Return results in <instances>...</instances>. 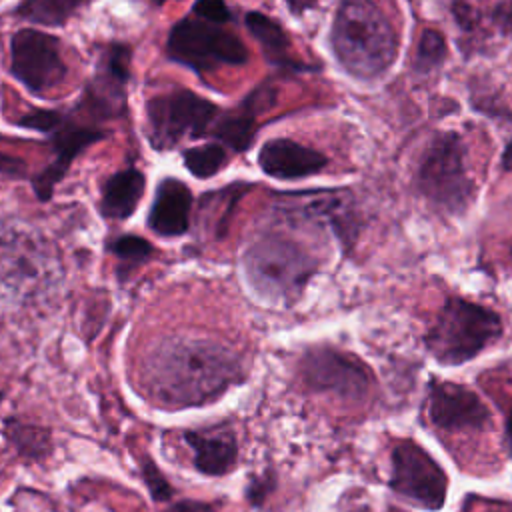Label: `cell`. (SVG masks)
<instances>
[{"mask_svg":"<svg viewBox=\"0 0 512 512\" xmlns=\"http://www.w3.org/2000/svg\"><path fill=\"white\" fill-rule=\"evenodd\" d=\"M416 190L442 214H462L476 196L468 174L466 146L456 132H440L428 144L416 168Z\"/></svg>","mask_w":512,"mask_h":512,"instance_id":"5b68a950","label":"cell"},{"mask_svg":"<svg viewBox=\"0 0 512 512\" xmlns=\"http://www.w3.org/2000/svg\"><path fill=\"white\" fill-rule=\"evenodd\" d=\"M192 10L200 20L210 22V24H218V26L230 22V18H232L224 0H196Z\"/></svg>","mask_w":512,"mask_h":512,"instance_id":"4316f807","label":"cell"},{"mask_svg":"<svg viewBox=\"0 0 512 512\" xmlns=\"http://www.w3.org/2000/svg\"><path fill=\"white\" fill-rule=\"evenodd\" d=\"M286 2V6L290 8V12L294 14V16H300V14H304L306 10H312L320 0H284Z\"/></svg>","mask_w":512,"mask_h":512,"instance_id":"1f68e13d","label":"cell"},{"mask_svg":"<svg viewBox=\"0 0 512 512\" xmlns=\"http://www.w3.org/2000/svg\"><path fill=\"white\" fill-rule=\"evenodd\" d=\"M86 0H22L14 14L44 26H64Z\"/></svg>","mask_w":512,"mask_h":512,"instance_id":"ffe728a7","label":"cell"},{"mask_svg":"<svg viewBox=\"0 0 512 512\" xmlns=\"http://www.w3.org/2000/svg\"><path fill=\"white\" fill-rule=\"evenodd\" d=\"M328 158L296 140L272 138L262 144L258 152L260 170L276 180H300L322 172Z\"/></svg>","mask_w":512,"mask_h":512,"instance_id":"5bb4252c","label":"cell"},{"mask_svg":"<svg viewBox=\"0 0 512 512\" xmlns=\"http://www.w3.org/2000/svg\"><path fill=\"white\" fill-rule=\"evenodd\" d=\"M242 378L240 356L230 346L200 336H172L144 364L146 392L164 408L208 404Z\"/></svg>","mask_w":512,"mask_h":512,"instance_id":"6da1fadb","label":"cell"},{"mask_svg":"<svg viewBox=\"0 0 512 512\" xmlns=\"http://www.w3.org/2000/svg\"><path fill=\"white\" fill-rule=\"evenodd\" d=\"M510 256H512V246H510Z\"/></svg>","mask_w":512,"mask_h":512,"instance_id":"d590c367","label":"cell"},{"mask_svg":"<svg viewBox=\"0 0 512 512\" xmlns=\"http://www.w3.org/2000/svg\"><path fill=\"white\" fill-rule=\"evenodd\" d=\"M304 382L316 392L340 398H362L368 390V372L352 356L334 348H312L302 358Z\"/></svg>","mask_w":512,"mask_h":512,"instance_id":"8fae6325","label":"cell"},{"mask_svg":"<svg viewBox=\"0 0 512 512\" xmlns=\"http://www.w3.org/2000/svg\"><path fill=\"white\" fill-rule=\"evenodd\" d=\"M62 112L58 110H44V108H32L30 112L22 114L18 120H12L16 126L42 132V134H52V130L60 124Z\"/></svg>","mask_w":512,"mask_h":512,"instance_id":"d4e9b609","label":"cell"},{"mask_svg":"<svg viewBox=\"0 0 512 512\" xmlns=\"http://www.w3.org/2000/svg\"><path fill=\"white\" fill-rule=\"evenodd\" d=\"M108 130L96 128L92 124L84 126L74 116L64 114L60 124L52 130L50 142L54 148V160L32 178V190L40 202H48L54 194L56 184L66 176L74 158L88 146L104 140Z\"/></svg>","mask_w":512,"mask_h":512,"instance_id":"7c38bea8","label":"cell"},{"mask_svg":"<svg viewBox=\"0 0 512 512\" xmlns=\"http://www.w3.org/2000/svg\"><path fill=\"white\" fill-rule=\"evenodd\" d=\"M274 488V480L272 476H256L250 480V486L246 488V498L250 500V504L258 506L264 502V498L270 494V490Z\"/></svg>","mask_w":512,"mask_h":512,"instance_id":"83f0119b","label":"cell"},{"mask_svg":"<svg viewBox=\"0 0 512 512\" xmlns=\"http://www.w3.org/2000/svg\"><path fill=\"white\" fill-rule=\"evenodd\" d=\"M140 472H142V478H144V482H146V486H148V490H150V494L156 502H166V500L172 498L174 488L170 486L166 476L158 470L154 460L144 458L142 464H140Z\"/></svg>","mask_w":512,"mask_h":512,"instance_id":"484cf974","label":"cell"},{"mask_svg":"<svg viewBox=\"0 0 512 512\" xmlns=\"http://www.w3.org/2000/svg\"><path fill=\"white\" fill-rule=\"evenodd\" d=\"M260 88L254 90L236 112H220L212 126V136L234 152H246L254 142L256 132V112L260 108Z\"/></svg>","mask_w":512,"mask_h":512,"instance_id":"d6986e66","label":"cell"},{"mask_svg":"<svg viewBox=\"0 0 512 512\" xmlns=\"http://www.w3.org/2000/svg\"><path fill=\"white\" fill-rule=\"evenodd\" d=\"M108 250L120 260L124 262V266H136L144 260H148L154 252L152 244L136 234H120L114 240L108 242Z\"/></svg>","mask_w":512,"mask_h":512,"instance_id":"cb8c5ba5","label":"cell"},{"mask_svg":"<svg viewBox=\"0 0 512 512\" xmlns=\"http://www.w3.org/2000/svg\"><path fill=\"white\" fill-rule=\"evenodd\" d=\"M182 160L192 176L204 180L214 176L218 170H222V166L228 160V152L222 144L208 142V144L186 148L182 152Z\"/></svg>","mask_w":512,"mask_h":512,"instance_id":"7402d4cb","label":"cell"},{"mask_svg":"<svg viewBox=\"0 0 512 512\" xmlns=\"http://www.w3.org/2000/svg\"><path fill=\"white\" fill-rule=\"evenodd\" d=\"M186 444L192 448L194 466L206 476H224L230 472L238 458V446L230 432H200L188 430Z\"/></svg>","mask_w":512,"mask_h":512,"instance_id":"ac0fdd59","label":"cell"},{"mask_svg":"<svg viewBox=\"0 0 512 512\" xmlns=\"http://www.w3.org/2000/svg\"><path fill=\"white\" fill-rule=\"evenodd\" d=\"M0 398H2V394H0Z\"/></svg>","mask_w":512,"mask_h":512,"instance_id":"8d00e7d4","label":"cell"},{"mask_svg":"<svg viewBox=\"0 0 512 512\" xmlns=\"http://www.w3.org/2000/svg\"><path fill=\"white\" fill-rule=\"evenodd\" d=\"M494 22L504 34H512V0H506L496 6Z\"/></svg>","mask_w":512,"mask_h":512,"instance_id":"f546056e","label":"cell"},{"mask_svg":"<svg viewBox=\"0 0 512 512\" xmlns=\"http://www.w3.org/2000/svg\"><path fill=\"white\" fill-rule=\"evenodd\" d=\"M330 46L346 74L376 80L398 56V34L374 0H340Z\"/></svg>","mask_w":512,"mask_h":512,"instance_id":"7a4b0ae2","label":"cell"},{"mask_svg":"<svg viewBox=\"0 0 512 512\" xmlns=\"http://www.w3.org/2000/svg\"><path fill=\"white\" fill-rule=\"evenodd\" d=\"M192 192L180 178H162L156 186L152 206L148 210V228L164 238H176L188 232L192 212Z\"/></svg>","mask_w":512,"mask_h":512,"instance_id":"9a60e30c","label":"cell"},{"mask_svg":"<svg viewBox=\"0 0 512 512\" xmlns=\"http://www.w3.org/2000/svg\"><path fill=\"white\" fill-rule=\"evenodd\" d=\"M244 24H246V30L252 34V38L258 42L264 58L272 66H276L280 70H290V72L310 70L308 64L300 62L294 56L286 30L274 18L254 10L244 16Z\"/></svg>","mask_w":512,"mask_h":512,"instance_id":"2e32d148","label":"cell"},{"mask_svg":"<svg viewBox=\"0 0 512 512\" xmlns=\"http://www.w3.org/2000/svg\"><path fill=\"white\" fill-rule=\"evenodd\" d=\"M0 174L22 178L26 174V162L22 158L0 152Z\"/></svg>","mask_w":512,"mask_h":512,"instance_id":"f1b7e54d","label":"cell"},{"mask_svg":"<svg viewBox=\"0 0 512 512\" xmlns=\"http://www.w3.org/2000/svg\"><path fill=\"white\" fill-rule=\"evenodd\" d=\"M146 190V176L138 168H124L108 176L100 192V214L108 220H128Z\"/></svg>","mask_w":512,"mask_h":512,"instance_id":"e0dca14e","label":"cell"},{"mask_svg":"<svg viewBox=\"0 0 512 512\" xmlns=\"http://www.w3.org/2000/svg\"><path fill=\"white\" fill-rule=\"evenodd\" d=\"M130 58V46L122 42H108L96 60L94 74L86 82L76 110L90 114L94 120H116L124 116Z\"/></svg>","mask_w":512,"mask_h":512,"instance_id":"30bf717a","label":"cell"},{"mask_svg":"<svg viewBox=\"0 0 512 512\" xmlns=\"http://www.w3.org/2000/svg\"><path fill=\"white\" fill-rule=\"evenodd\" d=\"M166 512H214V508L204 504V502L182 500V502H176L174 506H170Z\"/></svg>","mask_w":512,"mask_h":512,"instance_id":"4dcf8cb0","label":"cell"},{"mask_svg":"<svg viewBox=\"0 0 512 512\" xmlns=\"http://www.w3.org/2000/svg\"><path fill=\"white\" fill-rule=\"evenodd\" d=\"M6 438L28 460H40L50 454V434L38 426L12 418L6 422Z\"/></svg>","mask_w":512,"mask_h":512,"instance_id":"44dd1931","label":"cell"},{"mask_svg":"<svg viewBox=\"0 0 512 512\" xmlns=\"http://www.w3.org/2000/svg\"><path fill=\"white\" fill-rule=\"evenodd\" d=\"M446 60V40L438 30H424L418 38L414 52V70L418 74H428L442 66Z\"/></svg>","mask_w":512,"mask_h":512,"instance_id":"603a6c76","label":"cell"},{"mask_svg":"<svg viewBox=\"0 0 512 512\" xmlns=\"http://www.w3.org/2000/svg\"><path fill=\"white\" fill-rule=\"evenodd\" d=\"M390 488L424 510H440L446 498L448 478L422 446L402 440L392 450Z\"/></svg>","mask_w":512,"mask_h":512,"instance_id":"ba28073f","label":"cell"},{"mask_svg":"<svg viewBox=\"0 0 512 512\" xmlns=\"http://www.w3.org/2000/svg\"><path fill=\"white\" fill-rule=\"evenodd\" d=\"M166 56L198 74L248 62V50L236 34L200 18H182L170 28Z\"/></svg>","mask_w":512,"mask_h":512,"instance_id":"52a82bcc","label":"cell"},{"mask_svg":"<svg viewBox=\"0 0 512 512\" xmlns=\"http://www.w3.org/2000/svg\"><path fill=\"white\" fill-rule=\"evenodd\" d=\"M152 2H154V4H158V6H160V4H164V2H168V0H152Z\"/></svg>","mask_w":512,"mask_h":512,"instance_id":"e575fe53","label":"cell"},{"mask_svg":"<svg viewBox=\"0 0 512 512\" xmlns=\"http://www.w3.org/2000/svg\"><path fill=\"white\" fill-rule=\"evenodd\" d=\"M502 334L500 316L476 302L448 298L426 334L430 354L448 366H458L478 356Z\"/></svg>","mask_w":512,"mask_h":512,"instance_id":"277c9868","label":"cell"},{"mask_svg":"<svg viewBox=\"0 0 512 512\" xmlns=\"http://www.w3.org/2000/svg\"><path fill=\"white\" fill-rule=\"evenodd\" d=\"M506 436H508V444H510V452H512V410H510V416L506 422Z\"/></svg>","mask_w":512,"mask_h":512,"instance_id":"836d02e7","label":"cell"},{"mask_svg":"<svg viewBox=\"0 0 512 512\" xmlns=\"http://www.w3.org/2000/svg\"><path fill=\"white\" fill-rule=\"evenodd\" d=\"M500 164H502V168L512 170V140L506 144V148H504V152H502V160H500Z\"/></svg>","mask_w":512,"mask_h":512,"instance_id":"d6a6232c","label":"cell"},{"mask_svg":"<svg viewBox=\"0 0 512 512\" xmlns=\"http://www.w3.org/2000/svg\"><path fill=\"white\" fill-rule=\"evenodd\" d=\"M220 112L218 104L186 88L158 94L146 102L148 142L162 152L186 138H202L212 132Z\"/></svg>","mask_w":512,"mask_h":512,"instance_id":"8992f818","label":"cell"},{"mask_svg":"<svg viewBox=\"0 0 512 512\" xmlns=\"http://www.w3.org/2000/svg\"><path fill=\"white\" fill-rule=\"evenodd\" d=\"M428 418L448 432L482 430L490 424V410L472 390L444 380H432L428 386Z\"/></svg>","mask_w":512,"mask_h":512,"instance_id":"4fadbf2b","label":"cell"},{"mask_svg":"<svg viewBox=\"0 0 512 512\" xmlns=\"http://www.w3.org/2000/svg\"><path fill=\"white\" fill-rule=\"evenodd\" d=\"M10 74L32 94L56 88L66 76L60 40L36 28H20L10 38Z\"/></svg>","mask_w":512,"mask_h":512,"instance_id":"9c48e42d","label":"cell"},{"mask_svg":"<svg viewBox=\"0 0 512 512\" xmlns=\"http://www.w3.org/2000/svg\"><path fill=\"white\" fill-rule=\"evenodd\" d=\"M244 264L260 296L284 302L298 298L318 268V260L300 242L280 232L262 234L252 242Z\"/></svg>","mask_w":512,"mask_h":512,"instance_id":"3957f363","label":"cell"}]
</instances>
